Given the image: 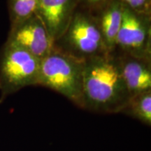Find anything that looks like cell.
<instances>
[{"label":"cell","mask_w":151,"mask_h":151,"mask_svg":"<svg viewBox=\"0 0 151 151\" xmlns=\"http://www.w3.org/2000/svg\"><path fill=\"white\" fill-rule=\"evenodd\" d=\"M131 97L121 68L102 57L83 62L81 107L102 113L122 112Z\"/></svg>","instance_id":"6da1fadb"},{"label":"cell","mask_w":151,"mask_h":151,"mask_svg":"<svg viewBox=\"0 0 151 151\" xmlns=\"http://www.w3.org/2000/svg\"><path fill=\"white\" fill-rule=\"evenodd\" d=\"M83 62L52 50L41 60L39 85L82 106Z\"/></svg>","instance_id":"7a4b0ae2"},{"label":"cell","mask_w":151,"mask_h":151,"mask_svg":"<svg viewBox=\"0 0 151 151\" xmlns=\"http://www.w3.org/2000/svg\"><path fill=\"white\" fill-rule=\"evenodd\" d=\"M41 59L6 42L0 54V102L11 94L39 85Z\"/></svg>","instance_id":"3957f363"},{"label":"cell","mask_w":151,"mask_h":151,"mask_svg":"<svg viewBox=\"0 0 151 151\" xmlns=\"http://www.w3.org/2000/svg\"><path fill=\"white\" fill-rule=\"evenodd\" d=\"M6 42L16 45L41 60L52 51L53 41L42 20L35 14L11 26Z\"/></svg>","instance_id":"277c9868"},{"label":"cell","mask_w":151,"mask_h":151,"mask_svg":"<svg viewBox=\"0 0 151 151\" xmlns=\"http://www.w3.org/2000/svg\"><path fill=\"white\" fill-rule=\"evenodd\" d=\"M65 32L69 44L82 55H93L104 45L100 29L83 14L73 16Z\"/></svg>","instance_id":"5b68a950"},{"label":"cell","mask_w":151,"mask_h":151,"mask_svg":"<svg viewBox=\"0 0 151 151\" xmlns=\"http://www.w3.org/2000/svg\"><path fill=\"white\" fill-rule=\"evenodd\" d=\"M75 0H39L37 15L44 24L52 41L61 37L67 30Z\"/></svg>","instance_id":"8992f818"},{"label":"cell","mask_w":151,"mask_h":151,"mask_svg":"<svg viewBox=\"0 0 151 151\" xmlns=\"http://www.w3.org/2000/svg\"><path fill=\"white\" fill-rule=\"evenodd\" d=\"M148 31L141 18L126 5L123 4L122 24L116 43L127 50L137 51L146 45Z\"/></svg>","instance_id":"52a82bcc"},{"label":"cell","mask_w":151,"mask_h":151,"mask_svg":"<svg viewBox=\"0 0 151 151\" xmlns=\"http://www.w3.org/2000/svg\"><path fill=\"white\" fill-rule=\"evenodd\" d=\"M121 72L131 96L150 90L151 73L143 64L128 62L121 68Z\"/></svg>","instance_id":"ba28073f"},{"label":"cell","mask_w":151,"mask_h":151,"mask_svg":"<svg viewBox=\"0 0 151 151\" xmlns=\"http://www.w3.org/2000/svg\"><path fill=\"white\" fill-rule=\"evenodd\" d=\"M123 4L118 0L111 1L101 18V32L104 44L112 48L116 43V39L122 20Z\"/></svg>","instance_id":"9c48e42d"},{"label":"cell","mask_w":151,"mask_h":151,"mask_svg":"<svg viewBox=\"0 0 151 151\" xmlns=\"http://www.w3.org/2000/svg\"><path fill=\"white\" fill-rule=\"evenodd\" d=\"M141 122L151 124V92L150 90L132 95L127 106L122 111Z\"/></svg>","instance_id":"30bf717a"},{"label":"cell","mask_w":151,"mask_h":151,"mask_svg":"<svg viewBox=\"0 0 151 151\" xmlns=\"http://www.w3.org/2000/svg\"><path fill=\"white\" fill-rule=\"evenodd\" d=\"M39 0H9V13L12 25L36 14Z\"/></svg>","instance_id":"8fae6325"},{"label":"cell","mask_w":151,"mask_h":151,"mask_svg":"<svg viewBox=\"0 0 151 151\" xmlns=\"http://www.w3.org/2000/svg\"><path fill=\"white\" fill-rule=\"evenodd\" d=\"M87 1L91 4H97V3L101 2V1H105V0H87Z\"/></svg>","instance_id":"7c38bea8"}]
</instances>
